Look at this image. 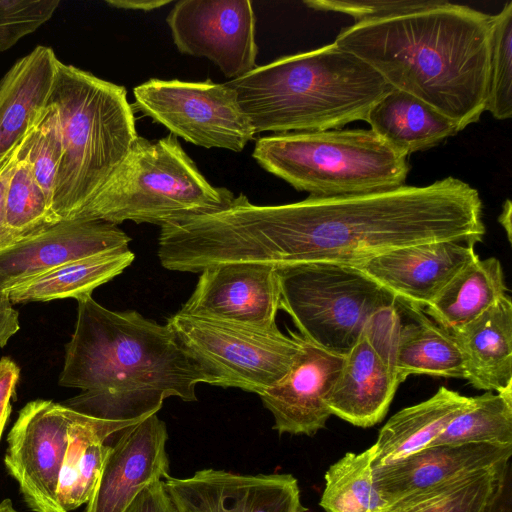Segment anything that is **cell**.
Returning a JSON list of instances; mask_svg holds the SVG:
<instances>
[{
  "label": "cell",
  "mask_w": 512,
  "mask_h": 512,
  "mask_svg": "<svg viewBox=\"0 0 512 512\" xmlns=\"http://www.w3.org/2000/svg\"><path fill=\"white\" fill-rule=\"evenodd\" d=\"M482 512H512V466L501 488Z\"/></svg>",
  "instance_id": "cell-40"
},
{
  "label": "cell",
  "mask_w": 512,
  "mask_h": 512,
  "mask_svg": "<svg viewBox=\"0 0 512 512\" xmlns=\"http://www.w3.org/2000/svg\"><path fill=\"white\" fill-rule=\"evenodd\" d=\"M126 512H175L163 481L146 486L131 502Z\"/></svg>",
  "instance_id": "cell-37"
},
{
  "label": "cell",
  "mask_w": 512,
  "mask_h": 512,
  "mask_svg": "<svg viewBox=\"0 0 512 512\" xmlns=\"http://www.w3.org/2000/svg\"><path fill=\"white\" fill-rule=\"evenodd\" d=\"M344 358L303 338V350L289 372L259 396L274 418V430L312 436L325 427L332 415L327 400Z\"/></svg>",
  "instance_id": "cell-17"
},
{
  "label": "cell",
  "mask_w": 512,
  "mask_h": 512,
  "mask_svg": "<svg viewBox=\"0 0 512 512\" xmlns=\"http://www.w3.org/2000/svg\"><path fill=\"white\" fill-rule=\"evenodd\" d=\"M19 368L11 359L0 360V414L9 406L19 379Z\"/></svg>",
  "instance_id": "cell-39"
},
{
  "label": "cell",
  "mask_w": 512,
  "mask_h": 512,
  "mask_svg": "<svg viewBox=\"0 0 512 512\" xmlns=\"http://www.w3.org/2000/svg\"><path fill=\"white\" fill-rule=\"evenodd\" d=\"M468 443L512 447V389L474 397L430 446Z\"/></svg>",
  "instance_id": "cell-30"
},
{
  "label": "cell",
  "mask_w": 512,
  "mask_h": 512,
  "mask_svg": "<svg viewBox=\"0 0 512 512\" xmlns=\"http://www.w3.org/2000/svg\"><path fill=\"white\" fill-rule=\"evenodd\" d=\"M57 223L29 161L17 148V159L6 191L0 250L35 237Z\"/></svg>",
  "instance_id": "cell-29"
},
{
  "label": "cell",
  "mask_w": 512,
  "mask_h": 512,
  "mask_svg": "<svg viewBox=\"0 0 512 512\" xmlns=\"http://www.w3.org/2000/svg\"><path fill=\"white\" fill-rule=\"evenodd\" d=\"M252 156L296 190L323 198L395 189L410 169L408 156L371 129L273 134L256 141Z\"/></svg>",
  "instance_id": "cell-7"
},
{
  "label": "cell",
  "mask_w": 512,
  "mask_h": 512,
  "mask_svg": "<svg viewBox=\"0 0 512 512\" xmlns=\"http://www.w3.org/2000/svg\"><path fill=\"white\" fill-rule=\"evenodd\" d=\"M74 412L37 399L20 410L8 433L4 464L33 512H65L57 488Z\"/></svg>",
  "instance_id": "cell-11"
},
{
  "label": "cell",
  "mask_w": 512,
  "mask_h": 512,
  "mask_svg": "<svg viewBox=\"0 0 512 512\" xmlns=\"http://www.w3.org/2000/svg\"><path fill=\"white\" fill-rule=\"evenodd\" d=\"M500 261L477 257L462 268L425 312L446 331L472 321L507 295Z\"/></svg>",
  "instance_id": "cell-27"
},
{
  "label": "cell",
  "mask_w": 512,
  "mask_h": 512,
  "mask_svg": "<svg viewBox=\"0 0 512 512\" xmlns=\"http://www.w3.org/2000/svg\"><path fill=\"white\" fill-rule=\"evenodd\" d=\"M105 2L118 9L148 12L171 3V0H107Z\"/></svg>",
  "instance_id": "cell-41"
},
{
  "label": "cell",
  "mask_w": 512,
  "mask_h": 512,
  "mask_svg": "<svg viewBox=\"0 0 512 512\" xmlns=\"http://www.w3.org/2000/svg\"><path fill=\"white\" fill-rule=\"evenodd\" d=\"M18 148V147H17ZM17 148L0 169V231L4 220L5 197L12 169L17 159Z\"/></svg>",
  "instance_id": "cell-42"
},
{
  "label": "cell",
  "mask_w": 512,
  "mask_h": 512,
  "mask_svg": "<svg viewBox=\"0 0 512 512\" xmlns=\"http://www.w3.org/2000/svg\"><path fill=\"white\" fill-rule=\"evenodd\" d=\"M59 3V0H0V52L47 22Z\"/></svg>",
  "instance_id": "cell-34"
},
{
  "label": "cell",
  "mask_w": 512,
  "mask_h": 512,
  "mask_svg": "<svg viewBox=\"0 0 512 512\" xmlns=\"http://www.w3.org/2000/svg\"><path fill=\"white\" fill-rule=\"evenodd\" d=\"M281 291L278 270L272 266L230 263L208 267L179 312L276 328Z\"/></svg>",
  "instance_id": "cell-15"
},
{
  "label": "cell",
  "mask_w": 512,
  "mask_h": 512,
  "mask_svg": "<svg viewBox=\"0 0 512 512\" xmlns=\"http://www.w3.org/2000/svg\"><path fill=\"white\" fill-rule=\"evenodd\" d=\"M210 377V384L261 395L279 382L303 350L289 331L177 312L166 323Z\"/></svg>",
  "instance_id": "cell-9"
},
{
  "label": "cell",
  "mask_w": 512,
  "mask_h": 512,
  "mask_svg": "<svg viewBox=\"0 0 512 512\" xmlns=\"http://www.w3.org/2000/svg\"><path fill=\"white\" fill-rule=\"evenodd\" d=\"M511 215H512V205L511 201L507 199L503 204L502 212L498 218L499 223L502 225L504 230L506 231L508 241L511 243L512 236V226H511Z\"/></svg>",
  "instance_id": "cell-43"
},
{
  "label": "cell",
  "mask_w": 512,
  "mask_h": 512,
  "mask_svg": "<svg viewBox=\"0 0 512 512\" xmlns=\"http://www.w3.org/2000/svg\"><path fill=\"white\" fill-rule=\"evenodd\" d=\"M255 134L325 131L365 121L392 87L332 44L284 56L227 82Z\"/></svg>",
  "instance_id": "cell-4"
},
{
  "label": "cell",
  "mask_w": 512,
  "mask_h": 512,
  "mask_svg": "<svg viewBox=\"0 0 512 512\" xmlns=\"http://www.w3.org/2000/svg\"><path fill=\"white\" fill-rule=\"evenodd\" d=\"M133 93L138 110L193 145L241 152L256 135L227 82L152 78Z\"/></svg>",
  "instance_id": "cell-10"
},
{
  "label": "cell",
  "mask_w": 512,
  "mask_h": 512,
  "mask_svg": "<svg viewBox=\"0 0 512 512\" xmlns=\"http://www.w3.org/2000/svg\"><path fill=\"white\" fill-rule=\"evenodd\" d=\"M131 238L102 221H61L0 250V287L17 286L67 262L128 247Z\"/></svg>",
  "instance_id": "cell-19"
},
{
  "label": "cell",
  "mask_w": 512,
  "mask_h": 512,
  "mask_svg": "<svg viewBox=\"0 0 512 512\" xmlns=\"http://www.w3.org/2000/svg\"><path fill=\"white\" fill-rule=\"evenodd\" d=\"M18 151L29 161L34 178L52 209L54 181L62 146L55 115L47 104L42 120L25 136Z\"/></svg>",
  "instance_id": "cell-33"
},
{
  "label": "cell",
  "mask_w": 512,
  "mask_h": 512,
  "mask_svg": "<svg viewBox=\"0 0 512 512\" xmlns=\"http://www.w3.org/2000/svg\"><path fill=\"white\" fill-rule=\"evenodd\" d=\"M0 512H19L9 498H5L0 502Z\"/></svg>",
  "instance_id": "cell-44"
},
{
  "label": "cell",
  "mask_w": 512,
  "mask_h": 512,
  "mask_svg": "<svg viewBox=\"0 0 512 512\" xmlns=\"http://www.w3.org/2000/svg\"><path fill=\"white\" fill-rule=\"evenodd\" d=\"M365 121L386 144L406 156L436 146L460 131L427 103L394 88L371 107Z\"/></svg>",
  "instance_id": "cell-25"
},
{
  "label": "cell",
  "mask_w": 512,
  "mask_h": 512,
  "mask_svg": "<svg viewBox=\"0 0 512 512\" xmlns=\"http://www.w3.org/2000/svg\"><path fill=\"white\" fill-rule=\"evenodd\" d=\"M371 446L362 453H346L325 474L319 502L326 512H381L386 503L375 489Z\"/></svg>",
  "instance_id": "cell-31"
},
{
  "label": "cell",
  "mask_w": 512,
  "mask_h": 512,
  "mask_svg": "<svg viewBox=\"0 0 512 512\" xmlns=\"http://www.w3.org/2000/svg\"><path fill=\"white\" fill-rule=\"evenodd\" d=\"M77 301L59 384L83 394L68 407L102 419L138 421L157 413L168 397L196 401V386L210 384L167 324L135 310H109L91 295Z\"/></svg>",
  "instance_id": "cell-2"
},
{
  "label": "cell",
  "mask_w": 512,
  "mask_h": 512,
  "mask_svg": "<svg viewBox=\"0 0 512 512\" xmlns=\"http://www.w3.org/2000/svg\"><path fill=\"white\" fill-rule=\"evenodd\" d=\"M62 155L52 211L58 222L85 221L91 204L139 136L124 86L58 61L47 100Z\"/></svg>",
  "instance_id": "cell-5"
},
{
  "label": "cell",
  "mask_w": 512,
  "mask_h": 512,
  "mask_svg": "<svg viewBox=\"0 0 512 512\" xmlns=\"http://www.w3.org/2000/svg\"><path fill=\"white\" fill-rule=\"evenodd\" d=\"M366 331L402 382L422 374L465 379L464 360L454 338L420 307L396 299Z\"/></svg>",
  "instance_id": "cell-14"
},
{
  "label": "cell",
  "mask_w": 512,
  "mask_h": 512,
  "mask_svg": "<svg viewBox=\"0 0 512 512\" xmlns=\"http://www.w3.org/2000/svg\"><path fill=\"white\" fill-rule=\"evenodd\" d=\"M128 248L79 258L7 289L12 303L51 301L91 295L102 284L121 274L134 260Z\"/></svg>",
  "instance_id": "cell-26"
},
{
  "label": "cell",
  "mask_w": 512,
  "mask_h": 512,
  "mask_svg": "<svg viewBox=\"0 0 512 512\" xmlns=\"http://www.w3.org/2000/svg\"><path fill=\"white\" fill-rule=\"evenodd\" d=\"M166 22L179 52L209 59L228 79L257 67L256 18L249 0H180Z\"/></svg>",
  "instance_id": "cell-12"
},
{
  "label": "cell",
  "mask_w": 512,
  "mask_h": 512,
  "mask_svg": "<svg viewBox=\"0 0 512 512\" xmlns=\"http://www.w3.org/2000/svg\"><path fill=\"white\" fill-rule=\"evenodd\" d=\"M485 111L497 120L512 116V2L491 15L490 56Z\"/></svg>",
  "instance_id": "cell-32"
},
{
  "label": "cell",
  "mask_w": 512,
  "mask_h": 512,
  "mask_svg": "<svg viewBox=\"0 0 512 512\" xmlns=\"http://www.w3.org/2000/svg\"><path fill=\"white\" fill-rule=\"evenodd\" d=\"M58 61L51 47L39 45L0 79V169L42 120Z\"/></svg>",
  "instance_id": "cell-22"
},
{
  "label": "cell",
  "mask_w": 512,
  "mask_h": 512,
  "mask_svg": "<svg viewBox=\"0 0 512 512\" xmlns=\"http://www.w3.org/2000/svg\"><path fill=\"white\" fill-rule=\"evenodd\" d=\"M234 194L215 187L177 137L138 136L87 211L85 221H124L160 227L226 209Z\"/></svg>",
  "instance_id": "cell-6"
},
{
  "label": "cell",
  "mask_w": 512,
  "mask_h": 512,
  "mask_svg": "<svg viewBox=\"0 0 512 512\" xmlns=\"http://www.w3.org/2000/svg\"><path fill=\"white\" fill-rule=\"evenodd\" d=\"M458 345L465 379L476 389H512V301L502 297L467 324L448 331Z\"/></svg>",
  "instance_id": "cell-23"
},
{
  "label": "cell",
  "mask_w": 512,
  "mask_h": 512,
  "mask_svg": "<svg viewBox=\"0 0 512 512\" xmlns=\"http://www.w3.org/2000/svg\"><path fill=\"white\" fill-rule=\"evenodd\" d=\"M280 309L300 335L316 346L346 356L371 321L396 298L358 268L314 262L278 269Z\"/></svg>",
  "instance_id": "cell-8"
},
{
  "label": "cell",
  "mask_w": 512,
  "mask_h": 512,
  "mask_svg": "<svg viewBox=\"0 0 512 512\" xmlns=\"http://www.w3.org/2000/svg\"><path fill=\"white\" fill-rule=\"evenodd\" d=\"M477 189L449 176L426 186L312 197L256 205L240 194L218 212L170 229L177 271L250 263L282 269L327 262L358 266L380 254L422 243H478L485 234Z\"/></svg>",
  "instance_id": "cell-1"
},
{
  "label": "cell",
  "mask_w": 512,
  "mask_h": 512,
  "mask_svg": "<svg viewBox=\"0 0 512 512\" xmlns=\"http://www.w3.org/2000/svg\"><path fill=\"white\" fill-rule=\"evenodd\" d=\"M437 0H309L303 3L317 11L347 14L354 23L385 19L428 7Z\"/></svg>",
  "instance_id": "cell-35"
},
{
  "label": "cell",
  "mask_w": 512,
  "mask_h": 512,
  "mask_svg": "<svg viewBox=\"0 0 512 512\" xmlns=\"http://www.w3.org/2000/svg\"><path fill=\"white\" fill-rule=\"evenodd\" d=\"M111 445L95 440L88 444L80 460L77 479L66 511L70 512L87 504L100 478Z\"/></svg>",
  "instance_id": "cell-36"
},
{
  "label": "cell",
  "mask_w": 512,
  "mask_h": 512,
  "mask_svg": "<svg viewBox=\"0 0 512 512\" xmlns=\"http://www.w3.org/2000/svg\"><path fill=\"white\" fill-rule=\"evenodd\" d=\"M10 412H11V406L7 407L1 414H0V438H1V435H2V432L5 428V425L7 423V420L10 416Z\"/></svg>",
  "instance_id": "cell-45"
},
{
  "label": "cell",
  "mask_w": 512,
  "mask_h": 512,
  "mask_svg": "<svg viewBox=\"0 0 512 512\" xmlns=\"http://www.w3.org/2000/svg\"><path fill=\"white\" fill-rule=\"evenodd\" d=\"M167 440L157 413L117 433L84 512H126L146 486L169 478Z\"/></svg>",
  "instance_id": "cell-16"
},
{
  "label": "cell",
  "mask_w": 512,
  "mask_h": 512,
  "mask_svg": "<svg viewBox=\"0 0 512 512\" xmlns=\"http://www.w3.org/2000/svg\"><path fill=\"white\" fill-rule=\"evenodd\" d=\"M400 383L392 364L365 330L345 356L327 405L332 415L371 427L387 414Z\"/></svg>",
  "instance_id": "cell-21"
},
{
  "label": "cell",
  "mask_w": 512,
  "mask_h": 512,
  "mask_svg": "<svg viewBox=\"0 0 512 512\" xmlns=\"http://www.w3.org/2000/svg\"><path fill=\"white\" fill-rule=\"evenodd\" d=\"M511 456L512 447L486 443L429 446L372 469L373 481L376 491L389 505L508 461Z\"/></svg>",
  "instance_id": "cell-20"
},
{
  "label": "cell",
  "mask_w": 512,
  "mask_h": 512,
  "mask_svg": "<svg viewBox=\"0 0 512 512\" xmlns=\"http://www.w3.org/2000/svg\"><path fill=\"white\" fill-rule=\"evenodd\" d=\"M19 328L18 312L12 307L8 292L0 287V348L7 344Z\"/></svg>",
  "instance_id": "cell-38"
},
{
  "label": "cell",
  "mask_w": 512,
  "mask_h": 512,
  "mask_svg": "<svg viewBox=\"0 0 512 512\" xmlns=\"http://www.w3.org/2000/svg\"><path fill=\"white\" fill-rule=\"evenodd\" d=\"M467 397L444 386L429 399L394 414L380 429L373 445L372 469L399 461L429 447L449 423L473 405Z\"/></svg>",
  "instance_id": "cell-24"
},
{
  "label": "cell",
  "mask_w": 512,
  "mask_h": 512,
  "mask_svg": "<svg viewBox=\"0 0 512 512\" xmlns=\"http://www.w3.org/2000/svg\"><path fill=\"white\" fill-rule=\"evenodd\" d=\"M491 15L444 0L341 29L334 43L459 128L486 106Z\"/></svg>",
  "instance_id": "cell-3"
},
{
  "label": "cell",
  "mask_w": 512,
  "mask_h": 512,
  "mask_svg": "<svg viewBox=\"0 0 512 512\" xmlns=\"http://www.w3.org/2000/svg\"><path fill=\"white\" fill-rule=\"evenodd\" d=\"M477 257L473 242L437 241L398 248L354 267L396 299L421 308Z\"/></svg>",
  "instance_id": "cell-18"
},
{
  "label": "cell",
  "mask_w": 512,
  "mask_h": 512,
  "mask_svg": "<svg viewBox=\"0 0 512 512\" xmlns=\"http://www.w3.org/2000/svg\"><path fill=\"white\" fill-rule=\"evenodd\" d=\"M511 459L402 498L381 512H482L501 488Z\"/></svg>",
  "instance_id": "cell-28"
},
{
  "label": "cell",
  "mask_w": 512,
  "mask_h": 512,
  "mask_svg": "<svg viewBox=\"0 0 512 512\" xmlns=\"http://www.w3.org/2000/svg\"><path fill=\"white\" fill-rule=\"evenodd\" d=\"M175 512H305L291 474H240L207 468L163 481Z\"/></svg>",
  "instance_id": "cell-13"
}]
</instances>
